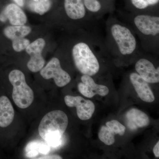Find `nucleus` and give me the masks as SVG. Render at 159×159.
I'll return each instance as SVG.
<instances>
[{"label": "nucleus", "mask_w": 159, "mask_h": 159, "mask_svg": "<svg viewBox=\"0 0 159 159\" xmlns=\"http://www.w3.org/2000/svg\"><path fill=\"white\" fill-rule=\"evenodd\" d=\"M45 45V40L39 38L29 44L26 48V52L30 56L27 66L31 72H39L44 66L45 60L43 57L42 52Z\"/></svg>", "instance_id": "7"}, {"label": "nucleus", "mask_w": 159, "mask_h": 159, "mask_svg": "<svg viewBox=\"0 0 159 159\" xmlns=\"http://www.w3.org/2000/svg\"><path fill=\"white\" fill-rule=\"evenodd\" d=\"M30 43V41L25 37L16 39L12 40V48L15 51L17 52L25 50Z\"/></svg>", "instance_id": "22"}, {"label": "nucleus", "mask_w": 159, "mask_h": 159, "mask_svg": "<svg viewBox=\"0 0 159 159\" xmlns=\"http://www.w3.org/2000/svg\"><path fill=\"white\" fill-rule=\"evenodd\" d=\"M18 6L23 7L25 5V0H13Z\"/></svg>", "instance_id": "27"}, {"label": "nucleus", "mask_w": 159, "mask_h": 159, "mask_svg": "<svg viewBox=\"0 0 159 159\" xmlns=\"http://www.w3.org/2000/svg\"><path fill=\"white\" fill-rule=\"evenodd\" d=\"M30 27L23 25H13L6 27L4 30V34L7 38L11 40L25 37L31 32Z\"/></svg>", "instance_id": "16"}, {"label": "nucleus", "mask_w": 159, "mask_h": 159, "mask_svg": "<svg viewBox=\"0 0 159 159\" xmlns=\"http://www.w3.org/2000/svg\"><path fill=\"white\" fill-rule=\"evenodd\" d=\"M68 118L64 112L55 110L43 117L39 126L40 136L49 146L57 148L62 143V137L68 125Z\"/></svg>", "instance_id": "3"}, {"label": "nucleus", "mask_w": 159, "mask_h": 159, "mask_svg": "<svg viewBox=\"0 0 159 159\" xmlns=\"http://www.w3.org/2000/svg\"><path fill=\"white\" fill-rule=\"evenodd\" d=\"M127 125L131 130L148 126L150 123L148 116L142 111L136 108H132L126 113Z\"/></svg>", "instance_id": "13"}, {"label": "nucleus", "mask_w": 159, "mask_h": 159, "mask_svg": "<svg viewBox=\"0 0 159 159\" xmlns=\"http://www.w3.org/2000/svg\"><path fill=\"white\" fill-rule=\"evenodd\" d=\"M38 159H62L61 157L60 156L57 155H49L48 156H44L41 157L39 158Z\"/></svg>", "instance_id": "26"}, {"label": "nucleus", "mask_w": 159, "mask_h": 159, "mask_svg": "<svg viewBox=\"0 0 159 159\" xmlns=\"http://www.w3.org/2000/svg\"><path fill=\"white\" fill-rule=\"evenodd\" d=\"M39 152L36 150L29 151L26 152V156L29 158H34L38 155Z\"/></svg>", "instance_id": "24"}, {"label": "nucleus", "mask_w": 159, "mask_h": 159, "mask_svg": "<svg viewBox=\"0 0 159 159\" xmlns=\"http://www.w3.org/2000/svg\"><path fill=\"white\" fill-rule=\"evenodd\" d=\"M95 40L90 36L89 41L80 42L75 44L72 48L74 65L83 75L92 77L98 74L100 70L97 53L107 49L105 46L102 48Z\"/></svg>", "instance_id": "2"}, {"label": "nucleus", "mask_w": 159, "mask_h": 159, "mask_svg": "<svg viewBox=\"0 0 159 159\" xmlns=\"http://www.w3.org/2000/svg\"><path fill=\"white\" fill-rule=\"evenodd\" d=\"M9 79L13 86L12 97L15 103L20 108L29 107L33 102L34 93L26 83L25 74L19 70H13Z\"/></svg>", "instance_id": "5"}, {"label": "nucleus", "mask_w": 159, "mask_h": 159, "mask_svg": "<svg viewBox=\"0 0 159 159\" xmlns=\"http://www.w3.org/2000/svg\"><path fill=\"white\" fill-rule=\"evenodd\" d=\"M40 71L43 78L46 80L53 78L59 87L65 86L71 81L70 76L61 68L60 61L57 57H53Z\"/></svg>", "instance_id": "6"}, {"label": "nucleus", "mask_w": 159, "mask_h": 159, "mask_svg": "<svg viewBox=\"0 0 159 159\" xmlns=\"http://www.w3.org/2000/svg\"><path fill=\"white\" fill-rule=\"evenodd\" d=\"M153 152L155 156L157 158H159V141L157 142L153 148Z\"/></svg>", "instance_id": "25"}, {"label": "nucleus", "mask_w": 159, "mask_h": 159, "mask_svg": "<svg viewBox=\"0 0 159 159\" xmlns=\"http://www.w3.org/2000/svg\"><path fill=\"white\" fill-rule=\"evenodd\" d=\"M29 9L38 14L42 15L51 9V0H31L29 4Z\"/></svg>", "instance_id": "18"}, {"label": "nucleus", "mask_w": 159, "mask_h": 159, "mask_svg": "<svg viewBox=\"0 0 159 159\" xmlns=\"http://www.w3.org/2000/svg\"><path fill=\"white\" fill-rule=\"evenodd\" d=\"M64 8L67 16L73 20L84 18L88 11L82 0H64Z\"/></svg>", "instance_id": "14"}, {"label": "nucleus", "mask_w": 159, "mask_h": 159, "mask_svg": "<svg viewBox=\"0 0 159 159\" xmlns=\"http://www.w3.org/2000/svg\"><path fill=\"white\" fill-rule=\"evenodd\" d=\"M129 79L138 96L142 101L147 102H153L155 97L148 83L146 82L137 73H131Z\"/></svg>", "instance_id": "12"}, {"label": "nucleus", "mask_w": 159, "mask_h": 159, "mask_svg": "<svg viewBox=\"0 0 159 159\" xmlns=\"http://www.w3.org/2000/svg\"><path fill=\"white\" fill-rule=\"evenodd\" d=\"M66 105L69 107H76L78 118L82 120L90 119L95 111L93 102L90 100L84 99L80 96L67 95L64 98Z\"/></svg>", "instance_id": "8"}, {"label": "nucleus", "mask_w": 159, "mask_h": 159, "mask_svg": "<svg viewBox=\"0 0 159 159\" xmlns=\"http://www.w3.org/2000/svg\"><path fill=\"white\" fill-rule=\"evenodd\" d=\"M86 9L90 13L98 15L104 10L101 0H82Z\"/></svg>", "instance_id": "20"}, {"label": "nucleus", "mask_w": 159, "mask_h": 159, "mask_svg": "<svg viewBox=\"0 0 159 159\" xmlns=\"http://www.w3.org/2000/svg\"><path fill=\"white\" fill-rule=\"evenodd\" d=\"M130 6L138 13H145V11L157 7L159 0H129Z\"/></svg>", "instance_id": "17"}, {"label": "nucleus", "mask_w": 159, "mask_h": 159, "mask_svg": "<svg viewBox=\"0 0 159 159\" xmlns=\"http://www.w3.org/2000/svg\"><path fill=\"white\" fill-rule=\"evenodd\" d=\"M15 112L11 102L6 96L0 97V127L5 128L11 124Z\"/></svg>", "instance_id": "15"}, {"label": "nucleus", "mask_w": 159, "mask_h": 159, "mask_svg": "<svg viewBox=\"0 0 159 159\" xmlns=\"http://www.w3.org/2000/svg\"><path fill=\"white\" fill-rule=\"evenodd\" d=\"M115 134L106 125H103L100 128L98 133L99 140L107 145H113L115 142Z\"/></svg>", "instance_id": "19"}, {"label": "nucleus", "mask_w": 159, "mask_h": 159, "mask_svg": "<svg viewBox=\"0 0 159 159\" xmlns=\"http://www.w3.org/2000/svg\"><path fill=\"white\" fill-rule=\"evenodd\" d=\"M43 144V142H38V141L30 142L26 146L25 152H28L29 151L36 150L39 152L40 148Z\"/></svg>", "instance_id": "23"}, {"label": "nucleus", "mask_w": 159, "mask_h": 159, "mask_svg": "<svg viewBox=\"0 0 159 159\" xmlns=\"http://www.w3.org/2000/svg\"><path fill=\"white\" fill-rule=\"evenodd\" d=\"M105 47L107 51L122 57L133 55L138 51L136 38L129 26L116 19L107 26Z\"/></svg>", "instance_id": "1"}, {"label": "nucleus", "mask_w": 159, "mask_h": 159, "mask_svg": "<svg viewBox=\"0 0 159 159\" xmlns=\"http://www.w3.org/2000/svg\"><path fill=\"white\" fill-rule=\"evenodd\" d=\"M132 22L134 28L140 36L142 44H145V42L148 43L147 47L148 50V43H149V45L151 43V46H154L155 49L157 50V48H158L159 45V16L138 13L134 16Z\"/></svg>", "instance_id": "4"}, {"label": "nucleus", "mask_w": 159, "mask_h": 159, "mask_svg": "<svg viewBox=\"0 0 159 159\" xmlns=\"http://www.w3.org/2000/svg\"><path fill=\"white\" fill-rule=\"evenodd\" d=\"M135 69L137 74L148 83L159 82V67L156 68L150 61L141 58L136 63Z\"/></svg>", "instance_id": "10"}, {"label": "nucleus", "mask_w": 159, "mask_h": 159, "mask_svg": "<svg viewBox=\"0 0 159 159\" xmlns=\"http://www.w3.org/2000/svg\"><path fill=\"white\" fill-rule=\"evenodd\" d=\"M77 88L80 93L87 98H92L97 95L105 97L109 92L106 86L97 84L92 76L87 75L81 76V82L78 83Z\"/></svg>", "instance_id": "9"}, {"label": "nucleus", "mask_w": 159, "mask_h": 159, "mask_svg": "<svg viewBox=\"0 0 159 159\" xmlns=\"http://www.w3.org/2000/svg\"><path fill=\"white\" fill-rule=\"evenodd\" d=\"M106 125L116 134L122 136L125 133V127L119 121L116 120H111L106 123Z\"/></svg>", "instance_id": "21"}, {"label": "nucleus", "mask_w": 159, "mask_h": 159, "mask_svg": "<svg viewBox=\"0 0 159 159\" xmlns=\"http://www.w3.org/2000/svg\"><path fill=\"white\" fill-rule=\"evenodd\" d=\"M7 20L12 25H23L27 21L25 12L19 6L15 4H9L0 14V21L5 22Z\"/></svg>", "instance_id": "11"}]
</instances>
